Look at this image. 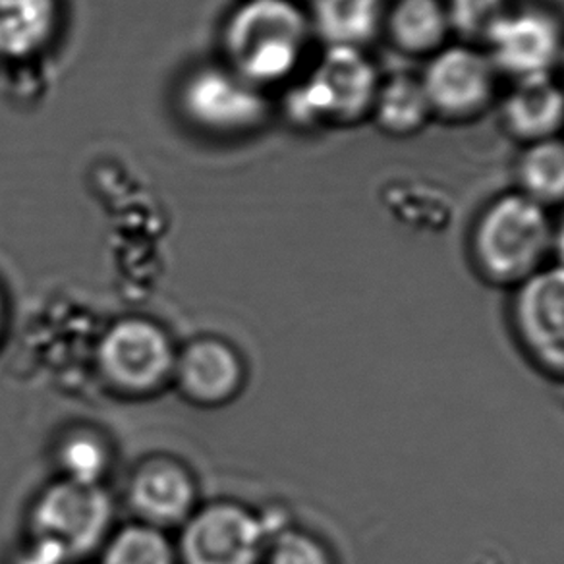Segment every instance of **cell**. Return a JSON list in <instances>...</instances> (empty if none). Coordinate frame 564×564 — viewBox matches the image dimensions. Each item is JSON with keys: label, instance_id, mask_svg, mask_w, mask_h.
I'll list each match as a JSON object with an SVG mask.
<instances>
[{"label": "cell", "instance_id": "obj_10", "mask_svg": "<svg viewBox=\"0 0 564 564\" xmlns=\"http://www.w3.org/2000/svg\"><path fill=\"white\" fill-rule=\"evenodd\" d=\"M248 384V364L228 338L204 333L178 345L171 389L202 410L232 404Z\"/></svg>", "mask_w": 564, "mask_h": 564}, {"label": "cell", "instance_id": "obj_3", "mask_svg": "<svg viewBox=\"0 0 564 564\" xmlns=\"http://www.w3.org/2000/svg\"><path fill=\"white\" fill-rule=\"evenodd\" d=\"M292 520L279 507L236 499L202 501L173 533L181 564H263L269 541Z\"/></svg>", "mask_w": 564, "mask_h": 564}, {"label": "cell", "instance_id": "obj_24", "mask_svg": "<svg viewBox=\"0 0 564 564\" xmlns=\"http://www.w3.org/2000/svg\"><path fill=\"white\" fill-rule=\"evenodd\" d=\"M551 265L564 269V215L553 223V236H551Z\"/></svg>", "mask_w": 564, "mask_h": 564}, {"label": "cell", "instance_id": "obj_8", "mask_svg": "<svg viewBox=\"0 0 564 564\" xmlns=\"http://www.w3.org/2000/svg\"><path fill=\"white\" fill-rule=\"evenodd\" d=\"M507 319L525 361L564 387V269L547 265L510 292Z\"/></svg>", "mask_w": 564, "mask_h": 564}, {"label": "cell", "instance_id": "obj_25", "mask_svg": "<svg viewBox=\"0 0 564 564\" xmlns=\"http://www.w3.org/2000/svg\"><path fill=\"white\" fill-rule=\"evenodd\" d=\"M10 327V302L7 292L0 284V346L4 343V338L9 335Z\"/></svg>", "mask_w": 564, "mask_h": 564}, {"label": "cell", "instance_id": "obj_5", "mask_svg": "<svg viewBox=\"0 0 564 564\" xmlns=\"http://www.w3.org/2000/svg\"><path fill=\"white\" fill-rule=\"evenodd\" d=\"M117 528V499L107 487L53 478L35 494L25 514V535L61 551L70 564L99 555Z\"/></svg>", "mask_w": 564, "mask_h": 564}, {"label": "cell", "instance_id": "obj_13", "mask_svg": "<svg viewBox=\"0 0 564 564\" xmlns=\"http://www.w3.org/2000/svg\"><path fill=\"white\" fill-rule=\"evenodd\" d=\"M501 117L507 130L525 145L556 138L564 126V86L553 76L518 79L502 101Z\"/></svg>", "mask_w": 564, "mask_h": 564}, {"label": "cell", "instance_id": "obj_12", "mask_svg": "<svg viewBox=\"0 0 564 564\" xmlns=\"http://www.w3.org/2000/svg\"><path fill=\"white\" fill-rule=\"evenodd\" d=\"M497 70L484 51L445 45L432 55L420 82L433 117L464 120L476 117L494 99Z\"/></svg>", "mask_w": 564, "mask_h": 564}, {"label": "cell", "instance_id": "obj_17", "mask_svg": "<svg viewBox=\"0 0 564 564\" xmlns=\"http://www.w3.org/2000/svg\"><path fill=\"white\" fill-rule=\"evenodd\" d=\"M58 25L56 0H0V56L28 58L47 47Z\"/></svg>", "mask_w": 564, "mask_h": 564}, {"label": "cell", "instance_id": "obj_19", "mask_svg": "<svg viewBox=\"0 0 564 564\" xmlns=\"http://www.w3.org/2000/svg\"><path fill=\"white\" fill-rule=\"evenodd\" d=\"M518 184L524 196L541 207L564 204V140L528 143L518 158Z\"/></svg>", "mask_w": 564, "mask_h": 564}, {"label": "cell", "instance_id": "obj_7", "mask_svg": "<svg viewBox=\"0 0 564 564\" xmlns=\"http://www.w3.org/2000/svg\"><path fill=\"white\" fill-rule=\"evenodd\" d=\"M178 109L188 124L217 138H235L258 130L271 107L263 89L227 64H202L178 87Z\"/></svg>", "mask_w": 564, "mask_h": 564}, {"label": "cell", "instance_id": "obj_20", "mask_svg": "<svg viewBox=\"0 0 564 564\" xmlns=\"http://www.w3.org/2000/svg\"><path fill=\"white\" fill-rule=\"evenodd\" d=\"M97 564H181L173 533L126 520L105 541Z\"/></svg>", "mask_w": 564, "mask_h": 564}, {"label": "cell", "instance_id": "obj_26", "mask_svg": "<svg viewBox=\"0 0 564 564\" xmlns=\"http://www.w3.org/2000/svg\"><path fill=\"white\" fill-rule=\"evenodd\" d=\"M558 68H561V70H563V76H564V45H563V53H561V61H558Z\"/></svg>", "mask_w": 564, "mask_h": 564}, {"label": "cell", "instance_id": "obj_23", "mask_svg": "<svg viewBox=\"0 0 564 564\" xmlns=\"http://www.w3.org/2000/svg\"><path fill=\"white\" fill-rule=\"evenodd\" d=\"M10 564H70V561L47 543L25 535L22 545L14 551Z\"/></svg>", "mask_w": 564, "mask_h": 564}, {"label": "cell", "instance_id": "obj_1", "mask_svg": "<svg viewBox=\"0 0 564 564\" xmlns=\"http://www.w3.org/2000/svg\"><path fill=\"white\" fill-rule=\"evenodd\" d=\"M553 220L522 192L494 199L479 213L470 232V261L479 279L512 292L551 265Z\"/></svg>", "mask_w": 564, "mask_h": 564}, {"label": "cell", "instance_id": "obj_9", "mask_svg": "<svg viewBox=\"0 0 564 564\" xmlns=\"http://www.w3.org/2000/svg\"><path fill=\"white\" fill-rule=\"evenodd\" d=\"M196 471L166 453L143 456L122 487V505L133 522L174 533L199 507Z\"/></svg>", "mask_w": 564, "mask_h": 564}, {"label": "cell", "instance_id": "obj_15", "mask_svg": "<svg viewBox=\"0 0 564 564\" xmlns=\"http://www.w3.org/2000/svg\"><path fill=\"white\" fill-rule=\"evenodd\" d=\"M383 0H312V32L327 47L364 48L384 20Z\"/></svg>", "mask_w": 564, "mask_h": 564}, {"label": "cell", "instance_id": "obj_21", "mask_svg": "<svg viewBox=\"0 0 564 564\" xmlns=\"http://www.w3.org/2000/svg\"><path fill=\"white\" fill-rule=\"evenodd\" d=\"M263 564H338V556L319 533L291 522L269 541Z\"/></svg>", "mask_w": 564, "mask_h": 564}, {"label": "cell", "instance_id": "obj_22", "mask_svg": "<svg viewBox=\"0 0 564 564\" xmlns=\"http://www.w3.org/2000/svg\"><path fill=\"white\" fill-rule=\"evenodd\" d=\"M451 32L470 41H486L497 22L510 10L509 0H447Z\"/></svg>", "mask_w": 564, "mask_h": 564}, {"label": "cell", "instance_id": "obj_11", "mask_svg": "<svg viewBox=\"0 0 564 564\" xmlns=\"http://www.w3.org/2000/svg\"><path fill=\"white\" fill-rule=\"evenodd\" d=\"M484 43L495 70L518 82L553 76L563 53L564 33L547 10L510 7Z\"/></svg>", "mask_w": 564, "mask_h": 564}, {"label": "cell", "instance_id": "obj_4", "mask_svg": "<svg viewBox=\"0 0 564 564\" xmlns=\"http://www.w3.org/2000/svg\"><path fill=\"white\" fill-rule=\"evenodd\" d=\"M178 343L163 323L124 315L102 330L95 346L97 377L124 400H145L171 389Z\"/></svg>", "mask_w": 564, "mask_h": 564}, {"label": "cell", "instance_id": "obj_14", "mask_svg": "<svg viewBox=\"0 0 564 564\" xmlns=\"http://www.w3.org/2000/svg\"><path fill=\"white\" fill-rule=\"evenodd\" d=\"M51 460L55 478L82 486L107 487L117 466V448L101 427L72 423L53 441Z\"/></svg>", "mask_w": 564, "mask_h": 564}, {"label": "cell", "instance_id": "obj_6", "mask_svg": "<svg viewBox=\"0 0 564 564\" xmlns=\"http://www.w3.org/2000/svg\"><path fill=\"white\" fill-rule=\"evenodd\" d=\"M379 84L364 48L327 47L289 95V115L304 126L354 124L371 115Z\"/></svg>", "mask_w": 564, "mask_h": 564}, {"label": "cell", "instance_id": "obj_16", "mask_svg": "<svg viewBox=\"0 0 564 564\" xmlns=\"http://www.w3.org/2000/svg\"><path fill=\"white\" fill-rule=\"evenodd\" d=\"M383 25L394 47L406 55H435L451 33L443 0H397L384 10Z\"/></svg>", "mask_w": 564, "mask_h": 564}, {"label": "cell", "instance_id": "obj_18", "mask_svg": "<svg viewBox=\"0 0 564 564\" xmlns=\"http://www.w3.org/2000/svg\"><path fill=\"white\" fill-rule=\"evenodd\" d=\"M371 115L384 133L406 138L430 122L433 110L420 78L397 74L379 84Z\"/></svg>", "mask_w": 564, "mask_h": 564}, {"label": "cell", "instance_id": "obj_2", "mask_svg": "<svg viewBox=\"0 0 564 564\" xmlns=\"http://www.w3.org/2000/svg\"><path fill=\"white\" fill-rule=\"evenodd\" d=\"M312 37L307 12L296 2L242 0L223 25V63L265 89L291 78Z\"/></svg>", "mask_w": 564, "mask_h": 564}]
</instances>
